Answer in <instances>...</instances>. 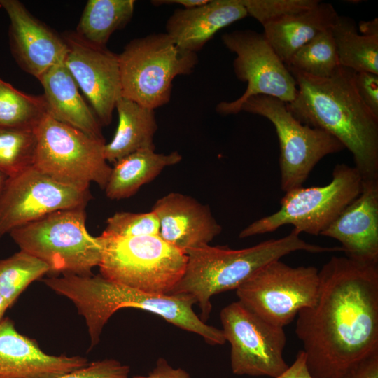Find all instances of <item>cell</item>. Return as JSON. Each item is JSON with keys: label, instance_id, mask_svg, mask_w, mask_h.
Returning a JSON list of instances; mask_svg holds the SVG:
<instances>
[{"label": "cell", "instance_id": "cell-1", "mask_svg": "<svg viewBox=\"0 0 378 378\" xmlns=\"http://www.w3.org/2000/svg\"><path fill=\"white\" fill-rule=\"evenodd\" d=\"M316 300L295 333L314 378H340L378 351V263L332 256L318 270Z\"/></svg>", "mask_w": 378, "mask_h": 378}, {"label": "cell", "instance_id": "cell-2", "mask_svg": "<svg viewBox=\"0 0 378 378\" xmlns=\"http://www.w3.org/2000/svg\"><path fill=\"white\" fill-rule=\"evenodd\" d=\"M297 83L286 103L302 124L337 139L352 154L363 180L378 179V117L365 106L354 83L356 71L340 66L328 78H316L288 67Z\"/></svg>", "mask_w": 378, "mask_h": 378}, {"label": "cell", "instance_id": "cell-3", "mask_svg": "<svg viewBox=\"0 0 378 378\" xmlns=\"http://www.w3.org/2000/svg\"><path fill=\"white\" fill-rule=\"evenodd\" d=\"M43 282L56 293L69 299L85 321L90 349L100 341L103 329L118 310L136 308L158 315L184 330L201 336L211 345L225 343L222 330L204 322L192 309L195 300L183 294L143 292L99 275L52 276Z\"/></svg>", "mask_w": 378, "mask_h": 378}, {"label": "cell", "instance_id": "cell-4", "mask_svg": "<svg viewBox=\"0 0 378 378\" xmlns=\"http://www.w3.org/2000/svg\"><path fill=\"white\" fill-rule=\"evenodd\" d=\"M318 253L342 251L340 246L325 247L306 242L294 229L286 236L272 239L243 249L209 244L188 251L184 273L169 294L192 297L206 323L211 312V298L237 289L268 264L290 253Z\"/></svg>", "mask_w": 378, "mask_h": 378}, {"label": "cell", "instance_id": "cell-5", "mask_svg": "<svg viewBox=\"0 0 378 378\" xmlns=\"http://www.w3.org/2000/svg\"><path fill=\"white\" fill-rule=\"evenodd\" d=\"M85 207L56 211L13 230L9 234L20 251L43 262L50 274L92 275L102 257L99 237L85 225Z\"/></svg>", "mask_w": 378, "mask_h": 378}, {"label": "cell", "instance_id": "cell-6", "mask_svg": "<svg viewBox=\"0 0 378 378\" xmlns=\"http://www.w3.org/2000/svg\"><path fill=\"white\" fill-rule=\"evenodd\" d=\"M99 237L100 274L107 279L146 293L169 294L184 273L187 255L159 234Z\"/></svg>", "mask_w": 378, "mask_h": 378}, {"label": "cell", "instance_id": "cell-7", "mask_svg": "<svg viewBox=\"0 0 378 378\" xmlns=\"http://www.w3.org/2000/svg\"><path fill=\"white\" fill-rule=\"evenodd\" d=\"M118 60L122 97L154 110L169 102L174 79L198 63L197 53L180 48L166 33L132 40Z\"/></svg>", "mask_w": 378, "mask_h": 378}, {"label": "cell", "instance_id": "cell-8", "mask_svg": "<svg viewBox=\"0 0 378 378\" xmlns=\"http://www.w3.org/2000/svg\"><path fill=\"white\" fill-rule=\"evenodd\" d=\"M362 181L355 167L337 164L327 185L301 186L285 192L277 211L251 223L240 232L239 237L242 239L272 232L285 225H292L299 234L321 235L359 195Z\"/></svg>", "mask_w": 378, "mask_h": 378}, {"label": "cell", "instance_id": "cell-9", "mask_svg": "<svg viewBox=\"0 0 378 378\" xmlns=\"http://www.w3.org/2000/svg\"><path fill=\"white\" fill-rule=\"evenodd\" d=\"M35 133L36 169L77 189L89 190L92 182L105 188L112 167L104 156V139L92 137L48 113Z\"/></svg>", "mask_w": 378, "mask_h": 378}, {"label": "cell", "instance_id": "cell-10", "mask_svg": "<svg viewBox=\"0 0 378 378\" xmlns=\"http://www.w3.org/2000/svg\"><path fill=\"white\" fill-rule=\"evenodd\" d=\"M241 111L261 115L273 124L279 142L281 188L284 192L303 186L322 158L345 148L329 133L300 122L286 103L276 97H251L241 104Z\"/></svg>", "mask_w": 378, "mask_h": 378}, {"label": "cell", "instance_id": "cell-11", "mask_svg": "<svg viewBox=\"0 0 378 378\" xmlns=\"http://www.w3.org/2000/svg\"><path fill=\"white\" fill-rule=\"evenodd\" d=\"M318 270L291 267L281 260L260 270L236 289L239 301L264 321L284 328L303 309L314 304Z\"/></svg>", "mask_w": 378, "mask_h": 378}, {"label": "cell", "instance_id": "cell-12", "mask_svg": "<svg viewBox=\"0 0 378 378\" xmlns=\"http://www.w3.org/2000/svg\"><path fill=\"white\" fill-rule=\"evenodd\" d=\"M220 316L225 339L231 346L233 374L274 378L288 368L283 356L284 328L264 321L239 300L225 307Z\"/></svg>", "mask_w": 378, "mask_h": 378}, {"label": "cell", "instance_id": "cell-13", "mask_svg": "<svg viewBox=\"0 0 378 378\" xmlns=\"http://www.w3.org/2000/svg\"><path fill=\"white\" fill-rule=\"evenodd\" d=\"M221 38L225 46L236 54L234 74L247 86L236 100L218 104L216 109L219 114L239 113L241 104L255 95L276 97L286 103L295 99L296 81L263 34L249 29L235 30L224 34Z\"/></svg>", "mask_w": 378, "mask_h": 378}, {"label": "cell", "instance_id": "cell-14", "mask_svg": "<svg viewBox=\"0 0 378 378\" xmlns=\"http://www.w3.org/2000/svg\"><path fill=\"white\" fill-rule=\"evenodd\" d=\"M92 195L62 184L34 166L9 177L0 196V239L56 211L86 207Z\"/></svg>", "mask_w": 378, "mask_h": 378}, {"label": "cell", "instance_id": "cell-15", "mask_svg": "<svg viewBox=\"0 0 378 378\" xmlns=\"http://www.w3.org/2000/svg\"><path fill=\"white\" fill-rule=\"evenodd\" d=\"M68 51L64 64L90 102L102 126L109 125L122 97L118 55L90 43L76 32L62 36Z\"/></svg>", "mask_w": 378, "mask_h": 378}, {"label": "cell", "instance_id": "cell-16", "mask_svg": "<svg viewBox=\"0 0 378 378\" xmlns=\"http://www.w3.org/2000/svg\"><path fill=\"white\" fill-rule=\"evenodd\" d=\"M10 19L12 54L24 71L38 80L54 66L64 63L68 48L62 36L33 16L17 0H1Z\"/></svg>", "mask_w": 378, "mask_h": 378}, {"label": "cell", "instance_id": "cell-17", "mask_svg": "<svg viewBox=\"0 0 378 378\" xmlns=\"http://www.w3.org/2000/svg\"><path fill=\"white\" fill-rule=\"evenodd\" d=\"M88 363L80 356L48 354L36 340L20 333L10 318L0 323V378H55Z\"/></svg>", "mask_w": 378, "mask_h": 378}, {"label": "cell", "instance_id": "cell-18", "mask_svg": "<svg viewBox=\"0 0 378 378\" xmlns=\"http://www.w3.org/2000/svg\"><path fill=\"white\" fill-rule=\"evenodd\" d=\"M321 235L337 240L351 259L378 263V179L363 180L359 195Z\"/></svg>", "mask_w": 378, "mask_h": 378}, {"label": "cell", "instance_id": "cell-19", "mask_svg": "<svg viewBox=\"0 0 378 378\" xmlns=\"http://www.w3.org/2000/svg\"><path fill=\"white\" fill-rule=\"evenodd\" d=\"M151 211L159 220V235L186 254L209 244L222 231L208 206L184 194L173 192L162 197Z\"/></svg>", "mask_w": 378, "mask_h": 378}, {"label": "cell", "instance_id": "cell-20", "mask_svg": "<svg viewBox=\"0 0 378 378\" xmlns=\"http://www.w3.org/2000/svg\"><path fill=\"white\" fill-rule=\"evenodd\" d=\"M246 16L241 0H209L176 10L167 21L165 33L180 48L197 53L219 30Z\"/></svg>", "mask_w": 378, "mask_h": 378}, {"label": "cell", "instance_id": "cell-21", "mask_svg": "<svg viewBox=\"0 0 378 378\" xmlns=\"http://www.w3.org/2000/svg\"><path fill=\"white\" fill-rule=\"evenodd\" d=\"M38 80L44 90L43 96L49 115L92 137L104 139L101 123L82 98L64 63L50 68Z\"/></svg>", "mask_w": 378, "mask_h": 378}, {"label": "cell", "instance_id": "cell-22", "mask_svg": "<svg viewBox=\"0 0 378 378\" xmlns=\"http://www.w3.org/2000/svg\"><path fill=\"white\" fill-rule=\"evenodd\" d=\"M339 15L330 3L270 22L262 33L274 52L286 64L292 55L322 31L331 28Z\"/></svg>", "mask_w": 378, "mask_h": 378}, {"label": "cell", "instance_id": "cell-23", "mask_svg": "<svg viewBox=\"0 0 378 378\" xmlns=\"http://www.w3.org/2000/svg\"><path fill=\"white\" fill-rule=\"evenodd\" d=\"M118 125L112 140L104 146L107 162L115 164L142 149L155 150L153 137L158 129L155 110L121 97L116 102Z\"/></svg>", "mask_w": 378, "mask_h": 378}, {"label": "cell", "instance_id": "cell-24", "mask_svg": "<svg viewBox=\"0 0 378 378\" xmlns=\"http://www.w3.org/2000/svg\"><path fill=\"white\" fill-rule=\"evenodd\" d=\"M182 159L178 151L158 153L142 149L129 154L114 164L104 188L111 200H122L134 195L146 183L155 179L167 167Z\"/></svg>", "mask_w": 378, "mask_h": 378}, {"label": "cell", "instance_id": "cell-25", "mask_svg": "<svg viewBox=\"0 0 378 378\" xmlns=\"http://www.w3.org/2000/svg\"><path fill=\"white\" fill-rule=\"evenodd\" d=\"M134 5V0H89L75 32L90 43L106 46L111 34L130 21Z\"/></svg>", "mask_w": 378, "mask_h": 378}, {"label": "cell", "instance_id": "cell-26", "mask_svg": "<svg viewBox=\"0 0 378 378\" xmlns=\"http://www.w3.org/2000/svg\"><path fill=\"white\" fill-rule=\"evenodd\" d=\"M332 32L340 66L378 75V36L358 34L354 20L341 15Z\"/></svg>", "mask_w": 378, "mask_h": 378}, {"label": "cell", "instance_id": "cell-27", "mask_svg": "<svg viewBox=\"0 0 378 378\" xmlns=\"http://www.w3.org/2000/svg\"><path fill=\"white\" fill-rule=\"evenodd\" d=\"M47 113L43 95L27 94L0 78V128L35 130Z\"/></svg>", "mask_w": 378, "mask_h": 378}, {"label": "cell", "instance_id": "cell-28", "mask_svg": "<svg viewBox=\"0 0 378 378\" xmlns=\"http://www.w3.org/2000/svg\"><path fill=\"white\" fill-rule=\"evenodd\" d=\"M286 65L311 76L330 77L340 66L332 27L302 46Z\"/></svg>", "mask_w": 378, "mask_h": 378}, {"label": "cell", "instance_id": "cell-29", "mask_svg": "<svg viewBox=\"0 0 378 378\" xmlns=\"http://www.w3.org/2000/svg\"><path fill=\"white\" fill-rule=\"evenodd\" d=\"M48 274L49 267L43 262L20 250L0 260V293L11 307L33 281Z\"/></svg>", "mask_w": 378, "mask_h": 378}, {"label": "cell", "instance_id": "cell-30", "mask_svg": "<svg viewBox=\"0 0 378 378\" xmlns=\"http://www.w3.org/2000/svg\"><path fill=\"white\" fill-rule=\"evenodd\" d=\"M35 130L0 128V171L14 176L34 165Z\"/></svg>", "mask_w": 378, "mask_h": 378}, {"label": "cell", "instance_id": "cell-31", "mask_svg": "<svg viewBox=\"0 0 378 378\" xmlns=\"http://www.w3.org/2000/svg\"><path fill=\"white\" fill-rule=\"evenodd\" d=\"M160 223L153 211L132 213L116 212L106 220L102 234L108 237H138L159 234Z\"/></svg>", "mask_w": 378, "mask_h": 378}, {"label": "cell", "instance_id": "cell-32", "mask_svg": "<svg viewBox=\"0 0 378 378\" xmlns=\"http://www.w3.org/2000/svg\"><path fill=\"white\" fill-rule=\"evenodd\" d=\"M248 15L262 26L316 6L318 0H241Z\"/></svg>", "mask_w": 378, "mask_h": 378}, {"label": "cell", "instance_id": "cell-33", "mask_svg": "<svg viewBox=\"0 0 378 378\" xmlns=\"http://www.w3.org/2000/svg\"><path fill=\"white\" fill-rule=\"evenodd\" d=\"M130 372L128 365L115 359L106 358L55 378H128Z\"/></svg>", "mask_w": 378, "mask_h": 378}, {"label": "cell", "instance_id": "cell-34", "mask_svg": "<svg viewBox=\"0 0 378 378\" xmlns=\"http://www.w3.org/2000/svg\"><path fill=\"white\" fill-rule=\"evenodd\" d=\"M354 83L361 100L378 117V75L370 72H356Z\"/></svg>", "mask_w": 378, "mask_h": 378}, {"label": "cell", "instance_id": "cell-35", "mask_svg": "<svg viewBox=\"0 0 378 378\" xmlns=\"http://www.w3.org/2000/svg\"><path fill=\"white\" fill-rule=\"evenodd\" d=\"M340 378H378V351L358 362Z\"/></svg>", "mask_w": 378, "mask_h": 378}, {"label": "cell", "instance_id": "cell-36", "mask_svg": "<svg viewBox=\"0 0 378 378\" xmlns=\"http://www.w3.org/2000/svg\"><path fill=\"white\" fill-rule=\"evenodd\" d=\"M131 378H191V377L184 369L174 368L166 359L159 358L155 366L147 375H135Z\"/></svg>", "mask_w": 378, "mask_h": 378}, {"label": "cell", "instance_id": "cell-37", "mask_svg": "<svg viewBox=\"0 0 378 378\" xmlns=\"http://www.w3.org/2000/svg\"><path fill=\"white\" fill-rule=\"evenodd\" d=\"M274 378H314L307 368L306 356L303 350L298 351L295 361L290 366Z\"/></svg>", "mask_w": 378, "mask_h": 378}, {"label": "cell", "instance_id": "cell-38", "mask_svg": "<svg viewBox=\"0 0 378 378\" xmlns=\"http://www.w3.org/2000/svg\"><path fill=\"white\" fill-rule=\"evenodd\" d=\"M209 0H156L152 1L151 3L155 6L176 4L183 6V8H191L205 4Z\"/></svg>", "mask_w": 378, "mask_h": 378}, {"label": "cell", "instance_id": "cell-39", "mask_svg": "<svg viewBox=\"0 0 378 378\" xmlns=\"http://www.w3.org/2000/svg\"><path fill=\"white\" fill-rule=\"evenodd\" d=\"M358 29L363 35L378 36V19L376 18L371 20L360 21Z\"/></svg>", "mask_w": 378, "mask_h": 378}, {"label": "cell", "instance_id": "cell-40", "mask_svg": "<svg viewBox=\"0 0 378 378\" xmlns=\"http://www.w3.org/2000/svg\"><path fill=\"white\" fill-rule=\"evenodd\" d=\"M10 308L8 303L0 293V323L4 319L6 311Z\"/></svg>", "mask_w": 378, "mask_h": 378}, {"label": "cell", "instance_id": "cell-41", "mask_svg": "<svg viewBox=\"0 0 378 378\" xmlns=\"http://www.w3.org/2000/svg\"><path fill=\"white\" fill-rule=\"evenodd\" d=\"M8 178L9 177L6 174L0 171V196L4 189Z\"/></svg>", "mask_w": 378, "mask_h": 378}]
</instances>
